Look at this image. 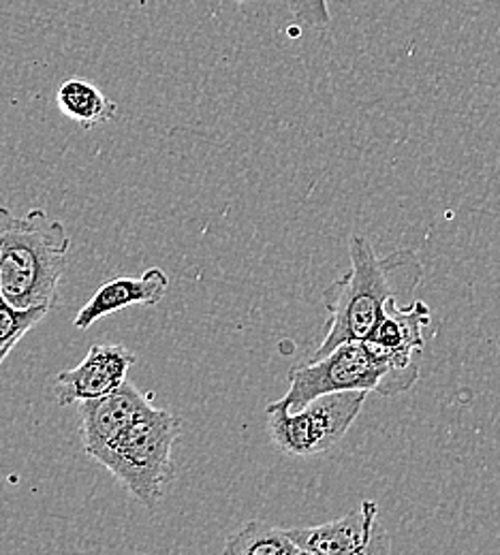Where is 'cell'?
Returning <instances> with one entry per match:
<instances>
[{
  "label": "cell",
  "instance_id": "9",
  "mask_svg": "<svg viewBox=\"0 0 500 555\" xmlns=\"http://www.w3.org/2000/svg\"><path fill=\"white\" fill-rule=\"evenodd\" d=\"M148 406H152V396L142 393L131 383H125L103 398L79 402L77 413L84 453L99 462Z\"/></svg>",
  "mask_w": 500,
  "mask_h": 555
},
{
  "label": "cell",
  "instance_id": "13",
  "mask_svg": "<svg viewBox=\"0 0 500 555\" xmlns=\"http://www.w3.org/2000/svg\"><path fill=\"white\" fill-rule=\"evenodd\" d=\"M48 312L50 308L46 306L15 308L13 304L7 301V297L0 291V363L37 323H41L48 317Z\"/></svg>",
  "mask_w": 500,
  "mask_h": 555
},
{
  "label": "cell",
  "instance_id": "2",
  "mask_svg": "<svg viewBox=\"0 0 500 555\" xmlns=\"http://www.w3.org/2000/svg\"><path fill=\"white\" fill-rule=\"evenodd\" d=\"M72 237L43 209L15 216L0 206V291L15 308H54Z\"/></svg>",
  "mask_w": 500,
  "mask_h": 555
},
{
  "label": "cell",
  "instance_id": "6",
  "mask_svg": "<svg viewBox=\"0 0 500 555\" xmlns=\"http://www.w3.org/2000/svg\"><path fill=\"white\" fill-rule=\"evenodd\" d=\"M432 325L428 304L415 299L400 304L392 299L383 319L366 338V343L383 354L392 365V391L394 396L407 393L420 380L422 354L426 348V330Z\"/></svg>",
  "mask_w": 500,
  "mask_h": 555
},
{
  "label": "cell",
  "instance_id": "12",
  "mask_svg": "<svg viewBox=\"0 0 500 555\" xmlns=\"http://www.w3.org/2000/svg\"><path fill=\"white\" fill-rule=\"evenodd\" d=\"M222 554L227 555H299V545L286 528L261 519L246 521L235 534L227 537Z\"/></svg>",
  "mask_w": 500,
  "mask_h": 555
},
{
  "label": "cell",
  "instance_id": "10",
  "mask_svg": "<svg viewBox=\"0 0 500 555\" xmlns=\"http://www.w3.org/2000/svg\"><path fill=\"white\" fill-rule=\"evenodd\" d=\"M169 288V276L161 268H152L140 278H112L99 286L88 304L75 317V330H88L97 321L131 306H156Z\"/></svg>",
  "mask_w": 500,
  "mask_h": 555
},
{
  "label": "cell",
  "instance_id": "4",
  "mask_svg": "<svg viewBox=\"0 0 500 555\" xmlns=\"http://www.w3.org/2000/svg\"><path fill=\"white\" fill-rule=\"evenodd\" d=\"M338 391H368L394 398L392 365L366 340L345 343L319 359L295 365L289 372V391L279 402L299 411L319 396Z\"/></svg>",
  "mask_w": 500,
  "mask_h": 555
},
{
  "label": "cell",
  "instance_id": "5",
  "mask_svg": "<svg viewBox=\"0 0 500 555\" xmlns=\"http://www.w3.org/2000/svg\"><path fill=\"white\" fill-rule=\"evenodd\" d=\"M366 398L368 391H338L319 396L299 411L272 402L266 409L272 442L293 457L328 453L347 436Z\"/></svg>",
  "mask_w": 500,
  "mask_h": 555
},
{
  "label": "cell",
  "instance_id": "11",
  "mask_svg": "<svg viewBox=\"0 0 500 555\" xmlns=\"http://www.w3.org/2000/svg\"><path fill=\"white\" fill-rule=\"evenodd\" d=\"M61 112L81 129H94L116 118V103L110 101L97 86L84 79H67L56 94Z\"/></svg>",
  "mask_w": 500,
  "mask_h": 555
},
{
  "label": "cell",
  "instance_id": "1",
  "mask_svg": "<svg viewBox=\"0 0 500 555\" xmlns=\"http://www.w3.org/2000/svg\"><path fill=\"white\" fill-rule=\"evenodd\" d=\"M351 270L323 291V306L330 314L323 343L310 359H319L345 343L366 340L385 314L392 299L415 301L424 280V266L413 250H396L379 257L361 233L349 237Z\"/></svg>",
  "mask_w": 500,
  "mask_h": 555
},
{
  "label": "cell",
  "instance_id": "3",
  "mask_svg": "<svg viewBox=\"0 0 500 555\" xmlns=\"http://www.w3.org/2000/svg\"><path fill=\"white\" fill-rule=\"evenodd\" d=\"M180 429L178 416L148 406L99 464L143 506L152 508L174 479L171 453Z\"/></svg>",
  "mask_w": 500,
  "mask_h": 555
},
{
  "label": "cell",
  "instance_id": "8",
  "mask_svg": "<svg viewBox=\"0 0 500 555\" xmlns=\"http://www.w3.org/2000/svg\"><path fill=\"white\" fill-rule=\"evenodd\" d=\"M138 357L123 345H92L86 357L56 376L54 396L61 406L114 393L127 383Z\"/></svg>",
  "mask_w": 500,
  "mask_h": 555
},
{
  "label": "cell",
  "instance_id": "7",
  "mask_svg": "<svg viewBox=\"0 0 500 555\" xmlns=\"http://www.w3.org/2000/svg\"><path fill=\"white\" fill-rule=\"evenodd\" d=\"M289 530V528H286ZM291 539L302 554L385 555L392 552V539L379 521V504L363 500L349 515L312 528H291Z\"/></svg>",
  "mask_w": 500,
  "mask_h": 555
},
{
  "label": "cell",
  "instance_id": "14",
  "mask_svg": "<svg viewBox=\"0 0 500 555\" xmlns=\"http://www.w3.org/2000/svg\"><path fill=\"white\" fill-rule=\"evenodd\" d=\"M293 15L308 26H328L330 11L328 0H289Z\"/></svg>",
  "mask_w": 500,
  "mask_h": 555
}]
</instances>
